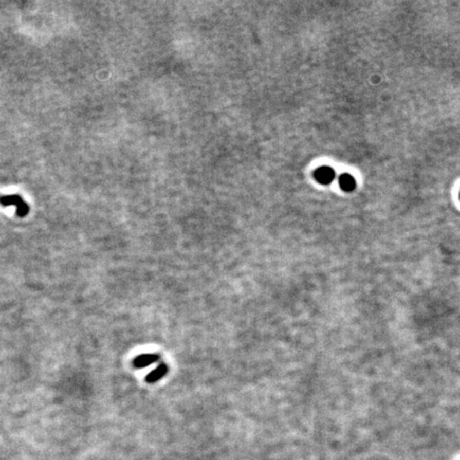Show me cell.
I'll return each mask as SVG.
<instances>
[{"instance_id": "6da1fadb", "label": "cell", "mask_w": 460, "mask_h": 460, "mask_svg": "<svg viewBox=\"0 0 460 460\" xmlns=\"http://www.w3.org/2000/svg\"><path fill=\"white\" fill-rule=\"evenodd\" d=\"M0 203L4 206H15L17 215L21 217L26 216L29 211L28 205L19 195H6L0 198Z\"/></svg>"}, {"instance_id": "7a4b0ae2", "label": "cell", "mask_w": 460, "mask_h": 460, "mask_svg": "<svg viewBox=\"0 0 460 460\" xmlns=\"http://www.w3.org/2000/svg\"><path fill=\"white\" fill-rule=\"evenodd\" d=\"M315 177L320 183L329 185L335 179V171L329 167H322L316 171Z\"/></svg>"}, {"instance_id": "3957f363", "label": "cell", "mask_w": 460, "mask_h": 460, "mask_svg": "<svg viewBox=\"0 0 460 460\" xmlns=\"http://www.w3.org/2000/svg\"><path fill=\"white\" fill-rule=\"evenodd\" d=\"M159 360V356L156 354H143L138 356V357L133 360V365L138 369H144L146 366H150L151 364L156 363Z\"/></svg>"}, {"instance_id": "277c9868", "label": "cell", "mask_w": 460, "mask_h": 460, "mask_svg": "<svg viewBox=\"0 0 460 460\" xmlns=\"http://www.w3.org/2000/svg\"><path fill=\"white\" fill-rule=\"evenodd\" d=\"M168 371H169L168 365L165 363H161L146 376V381L150 383H154L164 377L168 373Z\"/></svg>"}, {"instance_id": "5b68a950", "label": "cell", "mask_w": 460, "mask_h": 460, "mask_svg": "<svg viewBox=\"0 0 460 460\" xmlns=\"http://www.w3.org/2000/svg\"><path fill=\"white\" fill-rule=\"evenodd\" d=\"M339 183L341 189L345 192H352L356 188V181L354 179V177L349 174H343L342 176H340Z\"/></svg>"}]
</instances>
